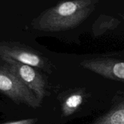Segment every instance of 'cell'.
Here are the masks:
<instances>
[{
    "instance_id": "cell-1",
    "label": "cell",
    "mask_w": 124,
    "mask_h": 124,
    "mask_svg": "<svg viewBox=\"0 0 124 124\" xmlns=\"http://www.w3.org/2000/svg\"><path fill=\"white\" fill-rule=\"evenodd\" d=\"M98 2V0L61 1L35 18L31 26L44 31H61L73 29L90 15Z\"/></svg>"
},
{
    "instance_id": "cell-2",
    "label": "cell",
    "mask_w": 124,
    "mask_h": 124,
    "mask_svg": "<svg viewBox=\"0 0 124 124\" xmlns=\"http://www.w3.org/2000/svg\"><path fill=\"white\" fill-rule=\"evenodd\" d=\"M0 69L15 76L32 91L39 101L42 103L47 95V84L42 74L37 69L12 59L0 58Z\"/></svg>"
},
{
    "instance_id": "cell-3",
    "label": "cell",
    "mask_w": 124,
    "mask_h": 124,
    "mask_svg": "<svg viewBox=\"0 0 124 124\" xmlns=\"http://www.w3.org/2000/svg\"><path fill=\"white\" fill-rule=\"evenodd\" d=\"M0 58L12 59L48 73L52 72V65L48 58L41 52L19 42H0Z\"/></svg>"
},
{
    "instance_id": "cell-4",
    "label": "cell",
    "mask_w": 124,
    "mask_h": 124,
    "mask_svg": "<svg viewBox=\"0 0 124 124\" xmlns=\"http://www.w3.org/2000/svg\"><path fill=\"white\" fill-rule=\"evenodd\" d=\"M0 93L17 104H25L33 108L41 106L32 91L15 76L2 69H0Z\"/></svg>"
},
{
    "instance_id": "cell-5",
    "label": "cell",
    "mask_w": 124,
    "mask_h": 124,
    "mask_svg": "<svg viewBox=\"0 0 124 124\" xmlns=\"http://www.w3.org/2000/svg\"><path fill=\"white\" fill-rule=\"evenodd\" d=\"M80 65L105 78L124 83V61L113 58L85 59Z\"/></svg>"
},
{
    "instance_id": "cell-6",
    "label": "cell",
    "mask_w": 124,
    "mask_h": 124,
    "mask_svg": "<svg viewBox=\"0 0 124 124\" xmlns=\"http://www.w3.org/2000/svg\"><path fill=\"white\" fill-rule=\"evenodd\" d=\"M90 124H124V96L107 113Z\"/></svg>"
},
{
    "instance_id": "cell-7",
    "label": "cell",
    "mask_w": 124,
    "mask_h": 124,
    "mask_svg": "<svg viewBox=\"0 0 124 124\" xmlns=\"http://www.w3.org/2000/svg\"><path fill=\"white\" fill-rule=\"evenodd\" d=\"M121 21L117 18L107 15H101L92 25V33L94 36H101L109 30H112L118 27Z\"/></svg>"
},
{
    "instance_id": "cell-8",
    "label": "cell",
    "mask_w": 124,
    "mask_h": 124,
    "mask_svg": "<svg viewBox=\"0 0 124 124\" xmlns=\"http://www.w3.org/2000/svg\"><path fill=\"white\" fill-rule=\"evenodd\" d=\"M84 96L81 93H73L68 96L62 105V113L64 116H69L76 112L82 105Z\"/></svg>"
},
{
    "instance_id": "cell-9",
    "label": "cell",
    "mask_w": 124,
    "mask_h": 124,
    "mask_svg": "<svg viewBox=\"0 0 124 124\" xmlns=\"http://www.w3.org/2000/svg\"><path fill=\"white\" fill-rule=\"evenodd\" d=\"M38 121V119H22L19 121H12V122H6V123L1 124H35Z\"/></svg>"
},
{
    "instance_id": "cell-10",
    "label": "cell",
    "mask_w": 124,
    "mask_h": 124,
    "mask_svg": "<svg viewBox=\"0 0 124 124\" xmlns=\"http://www.w3.org/2000/svg\"><path fill=\"white\" fill-rule=\"evenodd\" d=\"M121 16H122V19H123V20L124 21V13H123V14H122V15H121Z\"/></svg>"
},
{
    "instance_id": "cell-11",
    "label": "cell",
    "mask_w": 124,
    "mask_h": 124,
    "mask_svg": "<svg viewBox=\"0 0 124 124\" xmlns=\"http://www.w3.org/2000/svg\"><path fill=\"white\" fill-rule=\"evenodd\" d=\"M0 102H1V101H0ZM0 106H1V102H0Z\"/></svg>"
}]
</instances>
